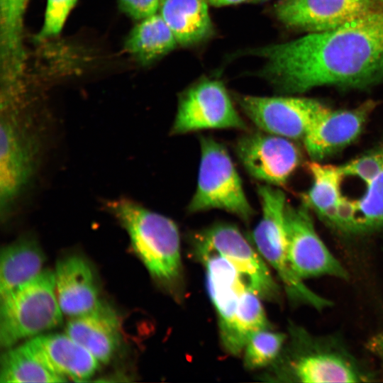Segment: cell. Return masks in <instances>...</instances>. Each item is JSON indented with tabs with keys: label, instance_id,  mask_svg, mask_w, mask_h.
<instances>
[{
	"label": "cell",
	"instance_id": "6da1fadb",
	"mask_svg": "<svg viewBox=\"0 0 383 383\" xmlns=\"http://www.w3.org/2000/svg\"><path fill=\"white\" fill-rule=\"evenodd\" d=\"M251 53L265 60L261 76L284 92L374 85L383 80V6L337 28Z\"/></svg>",
	"mask_w": 383,
	"mask_h": 383
},
{
	"label": "cell",
	"instance_id": "7a4b0ae2",
	"mask_svg": "<svg viewBox=\"0 0 383 383\" xmlns=\"http://www.w3.org/2000/svg\"><path fill=\"white\" fill-rule=\"evenodd\" d=\"M104 207L126 230L132 248L152 278L178 297L183 274L176 223L126 197L109 199Z\"/></svg>",
	"mask_w": 383,
	"mask_h": 383
},
{
	"label": "cell",
	"instance_id": "3957f363",
	"mask_svg": "<svg viewBox=\"0 0 383 383\" xmlns=\"http://www.w3.org/2000/svg\"><path fill=\"white\" fill-rule=\"evenodd\" d=\"M277 376L299 382H363L371 376L333 336H318L301 327L291 333Z\"/></svg>",
	"mask_w": 383,
	"mask_h": 383
},
{
	"label": "cell",
	"instance_id": "277c9868",
	"mask_svg": "<svg viewBox=\"0 0 383 383\" xmlns=\"http://www.w3.org/2000/svg\"><path fill=\"white\" fill-rule=\"evenodd\" d=\"M62 321L55 272L43 270L30 281L0 297L1 346L10 348L22 339L58 326Z\"/></svg>",
	"mask_w": 383,
	"mask_h": 383
},
{
	"label": "cell",
	"instance_id": "5b68a950",
	"mask_svg": "<svg viewBox=\"0 0 383 383\" xmlns=\"http://www.w3.org/2000/svg\"><path fill=\"white\" fill-rule=\"evenodd\" d=\"M257 193L262 217L251 235L257 250L275 270L288 296L295 304L318 311L329 307L332 302L309 289L289 265L284 226L287 206L284 194L269 184L260 185Z\"/></svg>",
	"mask_w": 383,
	"mask_h": 383
},
{
	"label": "cell",
	"instance_id": "8992f818",
	"mask_svg": "<svg viewBox=\"0 0 383 383\" xmlns=\"http://www.w3.org/2000/svg\"><path fill=\"white\" fill-rule=\"evenodd\" d=\"M201 159L196 191L188 211L221 209L248 221L254 210L225 147L211 137L200 138Z\"/></svg>",
	"mask_w": 383,
	"mask_h": 383
},
{
	"label": "cell",
	"instance_id": "52a82bcc",
	"mask_svg": "<svg viewBox=\"0 0 383 383\" xmlns=\"http://www.w3.org/2000/svg\"><path fill=\"white\" fill-rule=\"evenodd\" d=\"M20 109L1 110L0 207L5 216L27 187L37 165L38 140Z\"/></svg>",
	"mask_w": 383,
	"mask_h": 383
},
{
	"label": "cell",
	"instance_id": "ba28073f",
	"mask_svg": "<svg viewBox=\"0 0 383 383\" xmlns=\"http://www.w3.org/2000/svg\"><path fill=\"white\" fill-rule=\"evenodd\" d=\"M212 252L228 260L247 282L250 289L261 299L279 298L277 284L262 260L240 230L228 223L213 225L199 233L194 252Z\"/></svg>",
	"mask_w": 383,
	"mask_h": 383
},
{
	"label": "cell",
	"instance_id": "9c48e42d",
	"mask_svg": "<svg viewBox=\"0 0 383 383\" xmlns=\"http://www.w3.org/2000/svg\"><path fill=\"white\" fill-rule=\"evenodd\" d=\"M284 226L288 260L300 279L322 276L348 278L345 267L316 233L307 206L293 207L287 204Z\"/></svg>",
	"mask_w": 383,
	"mask_h": 383
},
{
	"label": "cell",
	"instance_id": "30bf717a",
	"mask_svg": "<svg viewBox=\"0 0 383 383\" xmlns=\"http://www.w3.org/2000/svg\"><path fill=\"white\" fill-rule=\"evenodd\" d=\"M222 128L246 129V124L237 112L222 82L204 80L182 94L172 126V134Z\"/></svg>",
	"mask_w": 383,
	"mask_h": 383
},
{
	"label": "cell",
	"instance_id": "8fae6325",
	"mask_svg": "<svg viewBox=\"0 0 383 383\" xmlns=\"http://www.w3.org/2000/svg\"><path fill=\"white\" fill-rule=\"evenodd\" d=\"M237 101L246 116L262 131L290 140H303L326 108L316 100L295 96L241 95Z\"/></svg>",
	"mask_w": 383,
	"mask_h": 383
},
{
	"label": "cell",
	"instance_id": "7c38bea8",
	"mask_svg": "<svg viewBox=\"0 0 383 383\" xmlns=\"http://www.w3.org/2000/svg\"><path fill=\"white\" fill-rule=\"evenodd\" d=\"M236 155L245 170L269 185L284 184L300 163V152L288 138L265 133L241 136Z\"/></svg>",
	"mask_w": 383,
	"mask_h": 383
},
{
	"label": "cell",
	"instance_id": "4fadbf2b",
	"mask_svg": "<svg viewBox=\"0 0 383 383\" xmlns=\"http://www.w3.org/2000/svg\"><path fill=\"white\" fill-rule=\"evenodd\" d=\"M382 6L372 0H280L274 12L285 26L319 33L337 28Z\"/></svg>",
	"mask_w": 383,
	"mask_h": 383
},
{
	"label": "cell",
	"instance_id": "5bb4252c",
	"mask_svg": "<svg viewBox=\"0 0 383 383\" xmlns=\"http://www.w3.org/2000/svg\"><path fill=\"white\" fill-rule=\"evenodd\" d=\"M374 107L373 101L349 110L333 111L326 107L303 138L309 156L315 160H322L350 145L362 132Z\"/></svg>",
	"mask_w": 383,
	"mask_h": 383
},
{
	"label": "cell",
	"instance_id": "9a60e30c",
	"mask_svg": "<svg viewBox=\"0 0 383 383\" xmlns=\"http://www.w3.org/2000/svg\"><path fill=\"white\" fill-rule=\"evenodd\" d=\"M55 272V290L62 313L70 318L91 313L103 303L94 271L78 255L60 259Z\"/></svg>",
	"mask_w": 383,
	"mask_h": 383
},
{
	"label": "cell",
	"instance_id": "2e32d148",
	"mask_svg": "<svg viewBox=\"0 0 383 383\" xmlns=\"http://www.w3.org/2000/svg\"><path fill=\"white\" fill-rule=\"evenodd\" d=\"M38 356L55 372L77 382L90 380L100 362L67 334H44L28 341Z\"/></svg>",
	"mask_w": 383,
	"mask_h": 383
},
{
	"label": "cell",
	"instance_id": "e0dca14e",
	"mask_svg": "<svg viewBox=\"0 0 383 383\" xmlns=\"http://www.w3.org/2000/svg\"><path fill=\"white\" fill-rule=\"evenodd\" d=\"M196 255L206 267L208 292L218 315L220 331L233 318L243 293L250 289L236 267L223 256L212 252Z\"/></svg>",
	"mask_w": 383,
	"mask_h": 383
},
{
	"label": "cell",
	"instance_id": "ac0fdd59",
	"mask_svg": "<svg viewBox=\"0 0 383 383\" xmlns=\"http://www.w3.org/2000/svg\"><path fill=\"white\" fill-rule=\"evenodd\" d=\"M65 332L100 363L109 362L119 346L118 320L113 311L104 304L91 313L72 317Z\"/></svg>",
	"mask_w": 383,
	"mask_h": 383
},
{
	"label": "cell",
	"instance_id": "d6986e66",
	"mask_svg": "<svg viewBox=\"0 0 383 383\" xmlns=\"http://www.w3.org/2000/svg\"><path fill=\"white\" fill-rule=\"evenodd\" d=\"M45 259L42 248L32 236H23L4 247L0 257V297L38 276Z\"/></svg>",
	"mask_w": 383,
	"mask_h": 383
},
{
	"label": "cell",
	"instance_id": "ffe728a7",
	"mask_svg": "<svg viewBox=\"0 0 383 383\" xmlns=\"http://www.w3.org/2000/svg\"><path fill=\"white\" fill-rule=\"evenodd\" d=\"M208 0H160V14L183 45L201 42L212 32Z\"/></svg>",
	"mask_w": 383,
	"mask_h": 383
},
{
	"label": "cell",
	"instance_id": "44dd1931",
	"mask_svg": "<svg viewBox=\"0 0 383 383\" xmlns=\"http://www.w3.org/2000/svg\"><path fill=\"white\" fill-rule=\"evenodd\" d=\"M177 39L159 13L152 15L137 24L125 41V49L139 63L145 65L172 51Z\"/></svg>",
	"mask_w": 383,
	"mask_h": 383
},
{
	"label": "cell",
	"instance_id": "7402d4cb",
	"mask_svg": "<svg viewBox=\"0 0 383 383\" xmlns=\"http://www.w3.org/2000/svg\"><path fill=\"white\" fill-rule=\"evenodd\" d=\"M260 299L251 289L245 290L233 318L226 327L220 330L222 345L229 353L239 355L252 334L269 328Z\"/></svg>",
	"mask_w": 383,
	"mask_h": 383
},
{
	"label": "cell",
	"instance_id": "603a6c76",
	"mask_svg": "<svg viewBox=\"0 0 383 383\" xmlns=\"http://www.w3.org/2000/svg\"><path fill=\"white\" fill-rule=\"evenodd\" d=\"M67 379L52 370L26 342L8 348L1 357L0 382H66Z\"/></svg>",
	"mask_w": 383,
	"mask_h": 383
},
{
	"label": "cell",
	"instance_id": "cb8c5ba5",
	"mask_svg": "<svg viewBox=\"0 0 383 383\" xmlns=\"http://www.w3.org/2000/svg\"><path fill=\"white\" fill-rule=\"evenodd\" d=\"M309 167L313 182L304 196L306 206L311 207L333 226L336 207L342 196L343 174L340 167L313 162Z\"/></svg>",
	"mask_w": 383,
	"mask_h": 383
},
{
	"label": "cell",
	"instance_id": "d4e9b609",
	"mask_svg": "<svg viewBox=\"0 0 383 383\" xmlns=\"http://www.w3.org/2000/svg\"><path fill=\"white\" fill-rule=\"evenodd\" d=\"M363 184L365 192L360 198L344 196L355 211V233L383 229V168Z\"/></svg>",
	"mask_w": 383,
	"mask_h": 383
},
{
	"label": "cell",
	"instance_id": "484cf974",
	"mask_svg": "<svg viewBox=\"0 0 383 383\" xmlns=\"http://www.w3.org/2000/svg\"><path fill=\"white\" fill-rule=\"evenodd\" d=\"M287 338L285 333L268 328L252 334L243 349L245 367L255 370L272 364L279 357Z\"/></svg>",
	"mask_w": 383,
	"mask_h": 383
},
{
	"label": "cell",
	"instance_id": "4316f807",
	"mask_svg": "<svg viewBox=\"0 0 383 383\" xmlns=\"http://www.w3.org/2000/svg\"><path fill=\"white\" fill-rule=\"evenodd\" d=\"M77 0H47L44 22L35 38L44 40L57 35Z\"/></svg>",
	"mask_w": 383,
	"mask_h": 383
},
{
	"label": "cell",
	"instance_id": "83f0119b",
	"mask_svg": "<svg viewBox=\"0 0 383 383\" xmlns=\"http://www.w3.org/2000/svg\"><path fill=\"white\" fill-rule=\"evenodd\" d=\"M119 9L135 20H143L157 13L160 0H117Z\"/></svg>",
	"mask_w": 383,
	"mask_h": 383
},
{
	"label": "cell",
	"instance_id": "f1b7e54d",
	"mask_svg": "<svg viewBox=\"0 0 383 383\" xmlns=\"http://www.w3.org/2000/svg\"><path fill=\"white\" fill-rule=\"evenodd\" d=\"M370 349L374 352L383 365V332L374 337L370 343Z\"/></svg>",
	"mask_w": 383,
	"mask_h": 383
},
{
	"label": "cell",
	"instance_id": "f546056e",
	"mask_svg": "<svg viewBox=\"0 0 383 383\" xmlns=\"http://www.w3.org/2000/svg\"><path fill=\"white\" fill-rule=\"evenodd\" d=\"M262 1L264 0H208V2L210 5L213 6L219 7L240 4L243 2H257Z\"/></svg>",
	"mask_w": 383,
	"mask_h": 383
},
{
	"label": "cell",
	"instance_id": "4dcf8cb0",
	"mask_svg": "<svg viewBox=\"0 0 383 383\" xmlns=\"http://www.w3.org/2000/svg\"><path fill=\"white\" fill-rule=\"evenodd\" d=\"M374 2L377 3L378 4L383 6V0H372Z\"/></svg>",
	"mask_w": 383,
	"mask_h": 383
}]
</instances>
